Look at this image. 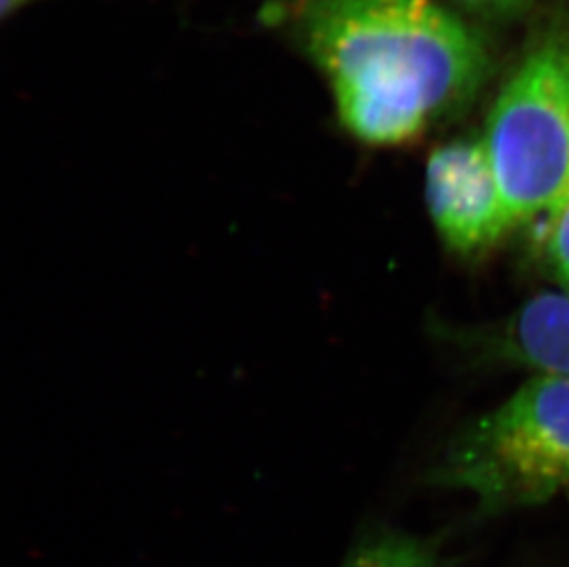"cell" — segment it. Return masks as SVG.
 I'll return each instance as SVG.
<instances>
[{
	"mask_svg": "<svg viewBox=\"0 0 569 567\" xmlns=\"http://www.w3.org/2000/svg\"><path fill=\"white\" fill-rule=\"evenodd\" d=\"M341 567H441V557L430 538L380 530L361 541Z\"/></svg>",
	"mask_w": 569,
	"mask_h": 567,
	"instance_id": "8992f818",
	"label": "cell"
},
{
	"mask_svg": "<svg viewBox=\"0 0 569 567\" xmlns=\"http://www.w3.org/2000/svg\"><path fill=\"white\" fill-rule=\"evenodd\" d=\"M546 257L555 279L569 294V199L562 209L548 221Z\"/></svg>",
	"mask_w": 569,
	"mask_h": 567,
	"instance_id": "52a82bcc",
	"label": "cell"
},
{
	"mask_svg": "<svg viewBox=\"0 0 569 567\" xmlns=\"http://www.w3.org/2000/svg\"><path fill=\"white\" fill-rule=\"evenodd\" d=\"M426 481L467 494L483 518L548 504L569 488V376L535 375L457 431Z\"/></svg>",
	"mask_w": 569,
	"mask_h": 567,
	"instance_id": "7a4b0ae2",
	"label": "cell"
},
{
	"mask_svg": "<svg viewBox=\"0 0 569 567\" xmlns=\"http://www.w3.org/2000/svg\"><path fill=\"white\" fill-rule=\"evenodd\" d=\"M485 145L516 229L548 223L569 199V43L546 39L492 103Z\"/></svg>",
	"mask_w": 569,
	"mask_h": 567,
	"instance_id": "3957f363",
	"label": "cell"
},
{
	"mask_svg": "<svg viewBox=\"0 0 569 567\" xmlns=\"http://www.w3.org/2000/svg\"><path fill=\"white\" fill-rule=\"evenodd\" d=\"M448 2L470 13L506 19L526 10L532 0H448Z\"/></svg>",
	"mask_w": 569,
	"mask_h": 567,
	"instance_id": "ba28073f",
	"label": "cell"
},
{
	"mask_svg": "<svg viewBox=\"0 0 569 567\" xmlns=\"http://www.w3.org/2000/svg\"><path fill=\"white\" fill-rule=\"evenodd\" d=\"M461 342L535 375L569 376V294L535 295L501 321L468 330Z\"/></svg>",
	"mask_w": 569,
	"mask_h": 567,
	"instance_id": "5b68a950",
	"label": "cell"
},
{
	"mask_svg": "<svg viewBox=\"0 0 569 567\" xmlns=\"http://www.w3.org/2000/svg\"><path fill=\"white\" fill-rule=\"evenodd\" d=\"M425 187L431 223L456 255H485L516 230L483 135L450 140L431 151Z\"/></svg>",
	"mask_w": 569,
	"mask_h": 567,
	"instance_id": "277c9868",
	"label": "cell"
},
{
	"mask_svg": "<svg viewBox=\"0 0 569 567\" xmlns=\"http://www.w3.org/2000/svg\"><path fill=\"white\" fill-rule=\"evenodd\" d=\"M565 494H566V498H568V501H569V488H568V490H566Z\"/></svg>",
	"mask_w": 569,
	"mask_h": 567,
	"instance_id": "30bf717a",
	"label": "cell"
},
{
	"mask_svg": "<svg viewBox=\"0 0 569 567\" xmlns=\"http://www.w3.org/2000/svg\"><path fill=\"white\" fill-rule=\"evenodd\" d=\"M296 30L339 122L372 148L411 145L461 113L492 64L483 36L437 0H305Z\"/></svg>",
	"mask_w": 569,
	"mask_h": 567,
	"instance_id": "6da1fadb",
	"label": "cell"
},
{
	"mask_svg": "<svg viewBox=\"0 0 569 567\" xmlns=\"http://www.w3.org/2000/svg\"><path fill=\"white\" fill-rule=\"evenodd\" d=\"M36 0H0V10H2V17L11 16L16 11L21 10L27 4H32Z\"/></svg>",
	"mask_w": 569,
	"mask_h": 567,
	"instance_id": "9c48e42d",
	"label": "cell"
}]
</instances>
